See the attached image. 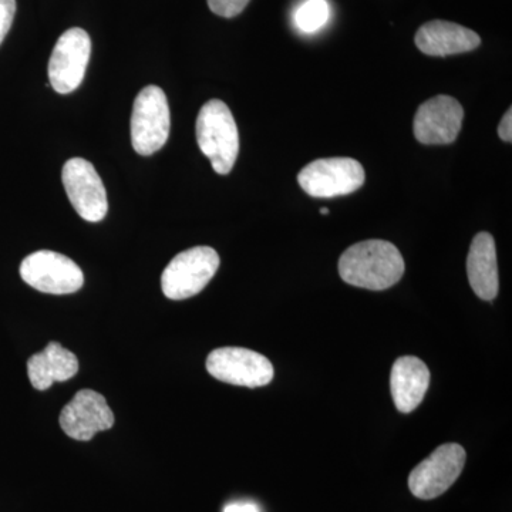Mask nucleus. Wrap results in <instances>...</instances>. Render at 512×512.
Here are the masks:
<instances>
[{"mask_svg":"<svg viewBox=\"0 0 512 512\" xmlns=\"http://www.w3.org/2000/svg\"><path fill=\"white\" fill-rule=\"evenodd\" d=\"M406 264L399 249L383 239H369L346 249L339 259L340 278L348 285L384 291L402 279Z\"/></svg>","mask_w":512,"mask_h":512,"instance_id":"1","label":"nucleus"},{"mask_svg":"<svg viewBox=\"0 0 512 512\" xmlns=\"http://www.w3.org/2000/svg\"><path fill=\"white\" fill-rule=\"evenodd\" d=\"M200 150L215 173H231L239 153L237 123L224 101L210 100L202 106L195 124Z\"/></svg>","mask_w":512,"mask_h":512,"instance_id":"2","label":"nucleus"},{"mask_svg":"<svg viewBox=\"0 0 512 512\" xmlns=\"http://www.w3.org/2000/svg\"><path fill=\"white\" fill-rule=\"evenodd\" d=\"M170 107L160 87L147 86L137 94L131 114V143L140 156H151L170 136Z\"/></svg>","mask_w":512,"mask_h":512,"instance_id":"3","label":"nucleus"},{"mask_svg":"<svg viewBox=\"0 0 512 512\" xmlns=\"http://www.w3.org/2000/svg\"><path fill=\"white\" fill-rule=\"evenodd\" d=\"M220 268V255L210 247L181 252L164 269L161 289L168 299L184 301L198 295Z\"/></svg>","mask_w":512,"mask_h":512,"instance_id":"4","label":"nucleus"},{"mask_svg":"<svg viewBox=\"0 0 512 512\" xmlns=\"http://www.w3.org/2000/svg\"><path fill=\"white\" fill-rule=\"evenodd\" d=\"M366 174L355 158H320L302 168L298 183L306 194L315 198H333L349 195L362 188Z\"/></svg>","mask_w":512,"mask_h":512,"instance_id":"5","label":"nucleus"},{"mask_svg":"<svg viewBox=\"0 0 512 512\" xmlns=\"http://www.w3.org/2000/svg\"><path fill=\"white\" fill-rule=\"evenodd\" d=\"M20 276L32 288L50 295L80 291L84 275L72 259L53 251H37L23 259Z\"/></svg>","mask_w":512,"mask_h":512,"instance_id":"6","label":"nucleus"},{"mask_svg":"<svg viewBox=\"0 0 512 512\" xmlns=\"http://www.w3.org/2000/svg\"><path fill=\"white\" fill-rule=\"evenodd\" d=\"M466 460V450L460 444H443L414 468L409 477L410 491L420 500L440 497L461 476Z\"/></svg>","mask_w":512,"mask_h":512,"instance_id":"7","label":"nucleus"},{"mask_svg":"<svg viewBox=\"0 0 512 512\" xmlns=\"http://www.w3.org/2000/svg\"><path fill=\"white\" fill-rule=\"evenodd\" d=\"M90 55L92 40L86 30L69 29L59 37L47 67L50 86L55 92L69 94L82 84Z\"/></svg>","mask_w":512,"mask_h":512,"instance_id":"8","label":"nucleus"},{"mask_svg":"<svg viewBox=\"0 0 512 512\" xmlns=\"http://www.w3.org/2000/svg\"><path fill=\"white\" fill-rule=\"evenodd\" d=\"M208 373L220 382L235 386H266L274 379V366L261 353L244 348L212 350L207 359Z\"/></svg>","mask_w":512,"mask_h":512,"instance_id":"9","label":"nucleus"},{"mask_svg":"<svg viewBox=\"0 0 512 512\" xmlns=\"http://www.w3.org/2000/svg\"><path fill=\"white\" fill-rule=\"evenodd\" d=\"M62 180L69 201L83 220H104L109 201L103 181L92 163L84 158H72L64 164Z\"/></svg>","mask_w":512,"mask_h":512,"instance_id":"10","label":"nucleus"},{"mask_svg":"<svg viewBox=\"0 0 512 512\" xmlns=\"http://www.w3.org/2000/svg\"><path fill=\"white\" fill-rule=\"evenodd\" d=\"M464 110L454 97L436 96L424 101L414 117V136L427 146L456 141L463 127Z\"/></svg>","mask_w":512,"mask_h":512,"instance_id":"11","label":"nucleus"},{"mask_svg":"<svg viewBox=\"0 0 512 512\" xmlns=\"http://www.w3.org/2000/svg\"><path fill=\"white\" fill-rule=\"evenodd\" d=\"M59 423L70 439L89 441L100 431L110 430L114 426V414L104 396L84 389L64 406Z\"/></svg>","mask_w":512,"mask_h":512,"instance_id":"12","label":"nucleus"},{"mask_svg":"<svg viewBox=\"0 0 512 512\" xmlns=\"http://www.w3.org/2000/svg\"><path fill=\"white\" fill-rule=\"evenodd\" d=\"M414 42L424 55L439 57L471 52L481 45L474 30L446 20H431L421 26Z\"/></svg>","mask_w":512,"mask_h":512,"instance_id":"13","label":"nucleus"},{"mask_svg":"<svg viewBox=\"0 0 512 512\" xmlns=\"http://www.w3.org/2000/svg\"><path fill=\"white\" fill-rule=\"evenodd\" d=\"M430 384V370L416 356H403L394 362L390 390L397 410L412 413L423 402Z\"/></svg>","mask_w":512,"mask_h":512,"instance_id":"14","label":"nucleus"},{"mask_svg":"<svg viewBox=\"0 0 512 512\" xmlns=\"http://www.w3.org/2000/svg\"><path fill=\"white\" fill-rule=\"evenodd\" d=\"M467 275L471 289L483 301L497 298L498 281L497 249L493 235L480 232L473 239L467 258Z\"/></svg>","mask_w":512,"mask_h":512,"instance_id":"15","label":"nucleus"},{"mask_svg":"<svg viewBox=\"0 0 512 512\" xmlns=\"http://www.w3.org/2000/svg\"><path fill=\"white\" fill-rule=\"evenodd\" d=\"M79 372V360L60 343L50 342L45 350L28 360L30 383L36 390H47L56 382H66Z\"/></svg>","mask_w":512,"mask_h":512,"instance_id":"16","label":"nucleus"},{"mask_svg":"<svg viewBox=\"0 0 512 512\" xmlns=\"http://www.w3.org/2000/svg\"><path fill=\"white\" fill-rule=\"evenodd\" d=\"M329 5L326 0H306L295 16L296 26L305 33H315L326 25Z\"/></svg>","mask_w":512,"mask_h":512,"instance_id":"17","label":"nucleus"},{"mask_svg":"<svg viewBox=\"0 0 512 512\" xmlns=\"http://www.w3.org/2000/svg\"><path fill=\"white\" fill-rule=\"evenodd\" d=\"M211 12L221 18H235L239 13L244 12L249 0H207Z\"/></svg>","mask_w":512,"mask_h":512,"instance_id":"18","label":"nucleus"},{"mask_svg":"<svg viewBox=\"0 0 512 512\" xmlns=\"http://www.w3.org/2000/svg\"><path fill=\"white\" fill-rule=\"evenodd\" d=\"M16 13V0H0V45L12 28Z\"/></svg>","mask_w":512,"mask_h":512,"instance_id":"19","label":"nucleus"},{"mask_svg":"<svg viewBox=\"0 0 512 512\" xmlns=\"http://www.w3.org/2000/svg\"><path fill=\"white\" fill-rule=\"evenodd\" d=\"M498 136L505 143H511L512 141V110L508 109L507 113L504 114L503 120H501L500 126H498Z\"/></svg>","mask_w":512,"mask_h":512,"instance_id":"20","label":"nucleus"},{"mask_svg":"<svg viewBox=\"0 0 512 512\" xmlns=\"http://www.w3.org/2000/svg\"><path fill=\"white\" fill-rule=\"evenodd\" d=\"M224 512H259V508L252 503H232L225 507Z\"/></svg>","mask_w":512,"mask_h":512,"instance_id":"21","label":"nucleus"},{"mask_svg":"<svg viewBox=\"0 0 512 512\" xmlns=\"http://www.w3.org/2000/svg\"><path fill=\"white\" fill-rule=\"evenodd\" d=\"M320 214H323V215L329 214L328 208H322V210H320Z\"/></svg>","mask_w":512,"mask_h":512,"instance_id":"22","label":"nucleus"}]
</instances>
